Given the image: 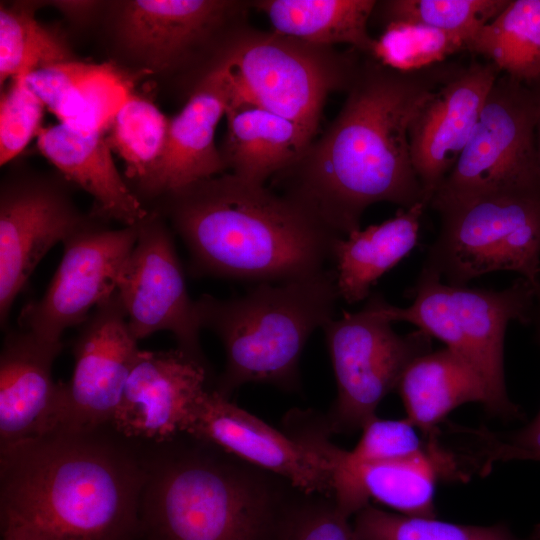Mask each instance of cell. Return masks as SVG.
Returning <instances> with one entry per match:
<instances>
[{"instance_id":"6da1fadb","label":"cell","mask_w":540,"mask_h":540,"mask_svg":"<svg viewBox=\"0 0 540 540\" xmlns=\"http://www.w3.org/2000/svg\"><path fill=\"white\" fill-rule=\"evenodd\" d=\"M458 68L439 64L401 72L363 55L339 113L293 165L273 177L274 191L340 237L360 229L364 211L375 203L403 209L427 203L409 128Z\"/></svg>"},{"instance_id":"7a4b0ae2","label":"cell","mask_w":540,"mask_h":540,"mask_svg":"<svg viewBox=\"0 0 540 540\" xmlns=\"http://www.w3.org/2000/svg\"><path fill=\"white\" fill-rule=\"evenodd\" d=\"M145 444L111 426L55 429L0 447V518L69 540H134Z\"/></svg>"},{"instance_id":"3957f363","label":"cell","mask_w":540,"mask_h":540,"mask_svg":"<svg viewBox=\"0 0 540 540\" xmlns=\"http://www.w3.org/2000/svg\"><path fill=\"white\" fill-rule=\"evenodd\" d=\"M162 198L159 213L183 240L194 277L256 284L309 277L326 269L340 238L287 197L231 173Z\"/></svg>"},{"instance_id":"277c9868","label":"cell","mask_w":540,"mask_h":540,"mask_svg":"<svg viewBox=\"0 0 540 540\" xmlns=\"http://www.w3.org/2000/svg\"><path fill=\"white\" fill-rule=\"evenodd\" d=\"M144 540H276L301 492L284 478L180 434L145 443Z\"/></svg>"},{"instance_id":"5b68a950","label":"cell","mask_w":540,"mask_h":540,"mask_svg":"<svg viewBox=\"0 0 540 540\" xmlns=\"http://www.w3.org/2000/svg\"><path fill=\"white\" fill-rule=\"evenodd\" d=\"M340 298L334 270L279 283H258L244 295L195 300L201 328L221 340L226 364L215 391L229 398L247 383L294 391L299 360L311 334L334 318Z\"/></svg>"},{"instance_id":"8992f818","label":"cell","mask_w":540,"mask_h":540,"mask_svg":"<svg viewBox=\"0 0 540 540\" xmlns=\"http://www.w3.org/2000/svg\"><path fill=\"white\" fill-rule=\"evenodd\" d=\"M539 288L522 277L499 291L469 288L448 284L423 268L412 290V304L400 308L382 299L381 311L390 322H409L445 343L483 379L488 394L486 411L513 419L521 413L505 387V331L510 321H533Z\"/></svg>"},{"instance_id":"52a82bcc","label":"cell","mask_w":540,"mask_h":540,"mask_svg":"<svg viewBox=\"0 0 540 540\" xmlns=\"http://www.w3.org/2000/svg\"><path fill=\"white\" fill-rule=\"evenodd\" d=\"M361 55L352 48L339 51L247 23L229 39L222 61L231 70L238 97L316 137L326 99L348 90Z\"/></svg>"},{"instance_id":"ba28073f","label":"cell","mask_w":540,"mask_h":540,"mask_svg":"<svg viewBox=\"0 0 540 540\" xmlns=\"http://www.w3.org/2000/svg\"><path fill=\"white\" fill-rule=\"evenodd\" d=\"M424 269L453 285L513 271L540 287V183L477 195L437 211Z\"/></svg>"},{"instance_id":"9c48e42d","label":"cell","mask_w":540,"mask_h":540,"mask_svg":"<svg viewBox=\"0 0 540 540\" xmlns=\"http://www.w3.org/2000/svg\"><path fill=\"white\" fill-rule=\"evenodd\" d=\"M382 299L372 295L360 311H345L322 328L337 382V398L324 417L330 434L362 429L409 364L431 351L426 333L393 330L381 311Z\"/></svg>"},{"instance_id":"30bf717a","label":"cell","mask_w":540,"mask_h":540,"mask_svg":"<svg viewBox=\"0 0 540 540\" xmlns=\"http://www.w3.org/2000/svg\"><path fill=\"white\" fill-rule=\"evenodd\" d=\"M536 122L533 90L501 74L466 146L429 206L438 211L477 195L540 183Z\"/></svg>"},{"instance_id":"8fae6325","label":"cell","mask_w":540,"mask_h":540,"mask_svg":"<svg viewBox=\"0 0 540 540\" xmlns=\"http://www.w3.org/2000/svg\"><path fill=\"white\" fill-rule=\"evenodd\" d=\"M116 292L138 341L169 331L180 350L207 366L195 301L188 294L171 231L159 212L148 213L138 224V238L121 269Z\"/></svg>"},{"instance_id":"7c38bea8","label":"cell","mask_w":540,"mask_h":540,"mask_svg":"<svg viewBox=\"0 0 540 540\" xmlns=\"http://www.w3.org/2000/svg\"><path fill=\"white\" fill-rule=\"evenodd\" d=\"M137 238L138 224L115 230L96 222L66 239L45 294L22 308L19 328L45 341L61 342L67 328L84 323L89 311L116 291Z\"/></svg>"},{"instance_id":"4fadbf2b","label":"cell","mask_w":540,"mask_h":540,"mask_svg":"<svg viewBox=\"0 0 540 540\" xmlns=\"http://www.w3.org/2000/svg\"><path fill=\"white\" fill-rule=\"evenodd\" d=\"M137 342L115 291L82 323L74 341V368L70 380L60 382L55 429L87 430L111 426L140 352Z\"/></svg>"},{"instance_id":"5bb4252c","label":"cell","mask_w":540,"mask_h":540,"mask_svg":"<svg viewBox=\"0 0 540 540\" xmlns=\"http://www.w3.org/2000/svg\"><path fill=\"white\" fill-rule=\"evenodd\" d=\"M251 1L133 0L120 6L124 46L159 70L177 68L209 52L222 59L231 36L248 23Z\"/></svg>"},{"instance_id":"9a60e30c","label":"cell","mask_w":540,"mask_h":540,"mask_svg":"<svg viewBox=\"0 0 540 540\" xmlns=\"http://www.w3.org/2000/svg\"><path fill=\"white\" fill-rule=\"evenodd\" d=\"M58 181L11 177L0 193V322L46 253L58 242L93 225Z\"/></svg>"},{"instance_id":"2e32d148","label":"cell","mask_w":540,"mask_h":540,"mask_svg":"<svg viewBox=\"0 0 540 540\" xmlns=\"http://www.w3.org/2000/svg\"><path fill=\"white\" fill-rule=\"evenodd\" d=\"M184 433L284 478L305 494L332 498L333 467L320 451L300 437L274 429L215 390L198 398Z\"/></svg>"},{"instance_id":"e0dca14e","label":"cell","mask_w":540,"mask_h":540,"mask_svg":"<svg viewBox=\"0 0 540 540\" xmlns=\"http://www.w3.org/2000/svg\"><path fill=\"white\" fill-rule=\"evenodd\" d=\"M440 430L425 436L420 454L398 460L356 463L329 437L319 449L333 467L332 498L348 518L373 499L409 517L435 518L437 481L468 479L459 456L440 441Z\"/></svg>"},{"instance_id":"ac0fdd59","label":"cell","mask_w":540,"mask_h":540,"mask_svg":"<svg viewBox=\"0 0 540 540\" xmlns=\"http://www.w3.org/2000/svg\"><path fill=\"white\" fill-rule=\"evenodd\" d=\"M208 366L179 348L140 350L127 378L111 427L123 437L157 444L183 434L206 391Z\"/></svg>"},{"instance_id":"d6986e66","label":"cell","mask_w":540,"mask_h":540,"mask_svg":"<svg viewBox=\"0 0 540 540\" xmlns=\"http://www.w3.org/2000/svg\"><path fill=\"white\" fill-rule=\"evenodd\" d=\"M500 75L487 61L459 67L413 118L409 128L411 157L428 205L466 146Z\"/></svg>"},{"instance_id":"ffe728a7","label":"cell","mask_w":540,"mask_h":540,"mask_svg":"<svg viewBox=\"0 0 540 540\" xmlns=\"http://www.w3.org/2000/svg\"><path fill=\"white\" fill-rule=\"evenodd\" d=\"M235 95L234 78L224 61L196 83L182 110L169 118L165 151L147 196L162 197L225 173L215 133Z\"/></svg>"},{"instance_id":"44dd1931","label":"cell","mask_w":540,"mask_h":540,"mask_svg":"<svg viewBox=\"0 0 540 540\" xmlns=\"http://www.w3.org/2000/svg\"><path fill=\"white\" fill-rule=\"evenodd\" d=\"M62 342L19 328L6 333L0 354V447L53 431L60 383L52 366Z\"/></svg>"},{"instance_id":"7402d4cb","label":"cell","mask_w":540,"mask_h":540,"mask_svg":"<svg viewBox=\"0 0 540 540\" xmlns=\"http://www.w3.org/2000/svg\"><path fill=\"white\" fill-rule=\"evenodd\" d=\"M37 146L66 178L89 193L94 216L134 226L148 215L139 197L115 166L102 127H80L59 122L42 127Z\"/></svg>"},{"instance_id":"603a6c76","label":"cell","mask_w":540,"mask_h":540,"mask_svg":"<svg viewBox=\"0 0 540 540\" xmlns=\"http://www.w3.org/2000/svg\"><path fill=\"white\" fill-rule=\"evenodd\" d=\"M221 157L226 170L253 184L293 165L315 138L304 127L235 95L226 114Z\"/></svg>"},{"instance_id":"cb8c5ba5","label":"cell","mask_w":540,"mask_h":540,"mask_svg":"<svg viewBox=\"0 0 540 540\" xmlns=\"http://www.w3.org/2000/svg\"><path fill=\"white\" fill-rule=\"evenodd\" d=\"M427 206L400 208L394 217L336 240L332 261L340 298L354 304L368 297L372 285L416 245Z\"/></svg>"},{"instance_id":"d4e9b609","label":"cell","mask_w":540,"mask_h":540,"mask_svg":"<svg viewBox=\"0 0 540 540\" xmlns=\"http://www.w3.org/2000/svg\"><path fill=\"white\" fill-rule=\"evenodd\" d=\"M396 390L406 419L427 436L439 430L447 415L469 402L487 404L486 385L477 371L448 348L430 351L412 361Z\"/></svg>"},{"instance_id":"484cf974","label":"cell","mask_w":540,"mask_h":540,"mask_svg":"<svg viewBox=\"0 0 540 540\" xmlns=\"http://www.w3.org/2000/svg\"><path fill=\"white\" fill-rule=\"evenodd\" d=\"M376 0H254L273 31L308 43L335 47L348 44L372 55L375 38L368 32Z\"/></svg>"},{"instance_id":"4316f807","label":"cell","mask_w":540,"mask_h":540,"mask_svg":"<svg viewBox=\"0 0 540 540\" xmlns=\"http://www.w3.org/2000/svg\"><path fill=\"white\" fill-rule=\"evenodd\" d=\"M466 51L530 85L540 79V0H509L468 41Z\"/></svg>"},{"instance_id":"83f0119b","label":"cell","mask_w":540,"mask_h":540,"mask_svg":"<svg viewBox=\"0 0 540 540\" xmlns=\"http://www.w3.org/2000/svg\"><path fill=\"white\" fill-rule=\"evenodd\" d=\"M109 66L79 60L40 67L25 83L59 122L102 127L108 83L116 76Z\"/></svg>"},{"instance_id":"f1b7e54d","label":"cell","mask_w":540,"mask_h":540,"mask_svg":"<svg viewBox=\"0 0 540 540\" xmlns=\"http://www.w3.org/2000/svg\"><path fill=\"white\" fill-rule=\"evenodd\" d=\"M169 118L149 99L130 94L113 113L106 140L125 162L126 176L149 192L162 160Z\"/></svg>"},{"instance_id":"f546056e","label":"cell","mask_w":540,"mask_h":540,"mask_svg":"<svg viewBox=\"0 0 540 540\" xmlns=\"http://www.w3.org/2000/svg\"><path fill=\"white\" fill-rule=\"evenodd\" d=\"M34 4L1 5L0 83L26 76L40 67L74 60L65 41L56 31L34 16Z\"/></svg>"},{"instance_id":"4dcf8cb0","label":"cell","mask_w":540,"mask_h":540,"mask_svg":"<svg viewBox=\"0 0 540 540\" xmlns=\"http://www.w3.org/2000/svg\"><path fill=\"white\" fill-rule=\"evenodd\" d=\"M353 530L356 540H540V525L519 538L502 523L463 525L391 513L371 504L355 514Z\"/></svg>"},{"instance_id":"1f68e13d","label":"cell","mask_w":540,"mask_h":540,"mask_svg":"<svg viewBox=\"0 0 540 540\" xmlns=\"http://www.w3.org/2000/svg\"><path fill=\"white\" fill-rule=\"evenodd\" d=\"M508 1L382 0L377 1L372 17L382 27L391 22H409L461 34L470 39L493 20Z\"/></svg>"},{"instance_id":"d6a6232c","label":"cell","mask_w":540,"mask_h":540,"mask_svg":"<svg viewBox=\"0 0 540 540\" xmlns=\"http://www.w3.org/2000/svg\"><path fill=\"white\" fill-rule=\"evenodd\" d=\"M375 38L373 57L401 72H413L442 64L466 51L467 36L409 22H391Z\"/></svg>"},{"instance_id":"836d02e7","label":"cell","mask_w":540,"mask_h":540,"mask_svg":"<svg viewBox=\"0 0 540 540\" xmlns=\"http://www.w3.org/2000/svg\"><path fill=\"white\" fill-rule=\"evenodd\" d=\"M333 498L300 492L285 512L276 540H356Z\"/></svg>"},{"instance_id":"e575fe53","label":"cell","mask_w":540,"mask_h":540,"mask_svg":"<svg viewBox=\"0 0 540 540\" xmlns=\"http://www.w3.org/2000/svg\"><path fill=\"white\" fill-rule=\"evenodd\" d=\"M12 82L0 101V164L3 166L22 152L41 130L45 109L42 101L25 83L24 76Z\"/></svg>"},{"instance_id":"d590c367","label":"cell","mask_w":540,"mask_h":540,"mask_svg":"<svg viewBox=\"0 0 540 540\" xmlns=\"http://www.w3.org/2000/svg\"><path fill=\"white\" fill-rule=\"evenodd\" d=\"M533 321L537 341L540 344V288L536 294ZM467 431L476 439L478 450L465 457L468 464L473 465L475 470L482 475H486L494 462L498 461L534 460L540 462V411L529 424L509 435L495 434L487 429Z\"/></svg>"},{"instance_id":"8d00e7d4","label":"cell","mask_w":540,"mask_h":540,"mask_svg":"<svg viewBox=\"0 0 540 540\" xmlns=\"http://www.w3.org/2000/svg\"><path fill=\"white\" fill-rule=\"evenodd\" d=\"M416 427L406 418L399 420L381 419L377 416L362 428V435L351 451L345 450L346 458L352 462H378L405 459L416 456L426 448V439L421 438Z\"/></svg>"},{"instance_id":"74e56055","label":"cell","mask_w":540,"mask_h":540,"mask_svg":"<svg viewBox=\"0 0 540 540\" xmlns=\"http://www.w3.org/2000/svg\"><path fill=\"white\" fill-rule=\"evenodd\" d=\"M2 540H69L47 530L27 524L1 525Z\"/></svg>"},{"instance_id":"f35d334b","label":"cell","mask_w":540,"mask_h":540,"mask_svg":"<svg viewBox=\"0 0 540 540\" xmlns=\"http://www.w3.org/2000/svg\"><path fill=\"white\" fill-rule=\"evenodd\" d=\"M50 3L68 19L77 23H85L90 20L100 6V2L97 1L61 0Z\"/></svg>"},{"instance_id":"ab89813d","label":"cell","mask_w":540,"mask_h":540,"mask_svg":"<svg viewBox=\"0 0 540 540\" xmlns=\"http://www.w3.org/2000/svg\"><path fill=\"white\" fill-rule=\"evenodd\" d=\"M530 88L533 90L536 104H537V122H536V131H535V142H536V161L537 168L540 176V79L530 85Z\"/></svg>"}]
</instances>
